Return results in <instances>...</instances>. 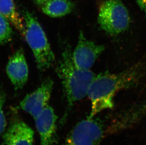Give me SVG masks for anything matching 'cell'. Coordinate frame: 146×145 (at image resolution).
<instances>
[{"instance_id":"cell-1","label":"cell","mask_w":146,"mask_h":145,"mask_svg":"<svg viewBox=\"0 0 146 145\" xmlns=\"http://www.w3.org/2000/svg\"><path fill=\"white\" fill-rule=\"evenodd\" d=\"M145 71V64L139 62L118 73L102 72L96 75L88 88L87 96L91 102L89 117H93L113 107V98L117 92L138 84Z\"/></svg>"},{"instance_id":"cell-2","label":"cell","mask_w":146,"mask_h":145,"mask_svg":"<svg viewBox=\"0 0 146 145\" xmlns=\"http://www.w3.org/2000/svg\"><path fill=\"white\" fill-rule=\"evenodd\" d=\"M72 54L70 45H67L62 51L56 70L61 80L67 101V108L60 121L62 125L65 123L75 103L87 96L89 87L96 76L90 70L78 68L73 62Z\"/></svg>"},{"instance_id":"cell-3","label":"cell","mask_w":146,"mask_h":145,"mask_svg":"<svg viewBox=\"0 0 146 145\" xmlns=\"http://www.w3.org/2000/svg\"><path fill=\"white\" fill-rule=\"evenodd\" d=\"M25 39L32 51L37 69L44 71L55 62V56L46 33L36 17L27 10L23 11Z\"/></svg>"},{"instance_id":"cell-4","label":"cell","mask_w":146,"mask_h":145,"mask_svg":"<svg viewBox=\"0 0 146 145\" xmlns=\"http://www.w3.org/2000/svg\"><path fill=\"white\" fill-rule=\"evenodd\" d=\"M101 28L110 36H117L128 28L129 13L121 0H106L101 5L98 15Z\"/></svg>"},{"instance_id":"cell-5","label":"cell","mask_w":146,"mask_h":145,"mask_svg":"<svg viewBox=\"0 0 146 145\" xmlns=\"http://www.w3.org/2000/svg\"><path fill=\"white\" fill-rule=\"evenodd\" d=\"M107 130L101 118L88 116L70 130L62 145H99Z\"/></svg>"},{"instance_id":"cell-6","label":"cell","mask_w":146,"mask_h":145,"mask_svg":"<svg viewBox=\"0 0 146 145\" xmlns=\"http://www.w3.org/2000/svg\"><path fill=\"white\" fill-rule=\"evenodd\" d=\"M105 49L103 45L88 40L80 31L77 44L72 54L73 62L81 70H90Z\"/></svg>"},{"instance_id":"cell-7","label":"cell","mask_w":146,"mask_h":145,"mask_svg":"<svg viewBox=\"0 0 146 145\" xmlns=\"http://www.w3.org/2000/svg\"><path fill=\"white\" fill-rule=\"evenodd\" d=\"M54 86L51 78L43 81L36 90L26 96L20 102L19 106L23 110L29 114L34 119L48 105Z\"/></svg>"},{"instance_id":"cell-8","label":"cell","mask_w":146,"mask_h":145,"mask_svg":"<svg viewBox=\"0 0 146 145\" xmlns=\"http://www.w3.org/2000/svg\"><path fill=\"white\" fill-rule=\"evenodd\" d=\"M57 119L54 109L47 105L34 119L40 136V145H56L57 140Z\"/></svg>"},{"instance_id":"cell-9","label":"cell","mask_w":146,"mask_h":145,"mask_svg":"<svg viewBox=\"0 0 146 145\" xmlns=\"http://www.w3.org/2000/svg\"><path fill=\"white\" fill-rule=\"evenodd\" d=\"M34 132L19 118L14 117L3 134V145H33Z\"/></svg>"},{"instance_id":"cell-10","label":"cell","mask_w":146,"mask_h":145,"mask_svg":"<svg viewBox=\"0 0 146 145\" xmlns=\"http://www.w3.org/2000/svg\"><path fill=\"white\" fill-rule=\"evenodd\" d=\"M6 70L14 90L16 91L21 90L29 77V68L23 49H18L11 57Z\"/></svg>"},{"instance_id":"cell-11","label":"cell","mask_w":146,"mask_h":145,"mask_svg":"<svg viewBox=\"0 0 146 145\" xmlns=\"http://www.w3.org/2000/svg\"><path fill=\"white\" fill-rule=\"evenodd\" d=\"M0 14L9 21L23 37L25 36L23 17L17 11L13 0H0Z\"/></svg>"},{"instance_id":"cell-12","label":"cell","mask_w":146,"mask_h":145,"mask_svg":"<svg viewBox=\"0 0 146 145\" xmlns=\"http://www.w3.org/2000/svg\"><path fill=\"white\" fill-rule=\"evenodd\" d=\"M43 13L52 18H60L72 13L74 4L70 0H49L42 5Z\"/></svg>"},{"instance_id":"cell-13","label":"cell","mask_w":146,"mask_h":145,"mask_svg":"<svg viewBox=\"0 0 146 145\" xmlns=\"http://www.w3.org/2000/svg\"><path fill=\"white\" fill-rule=\"evenodd\" d=\"M13 32L10 22L0 14V45L11 41L13 38Z\"/></svg>"},{"instance_id":"cell-14","label":"cell","mask_w":146,"mask_h":145,"mask_svg":"<svg viewBox=\"0 0 146 145\" xmlns=\"http://www.w3.org/2000/svg\"><path fill=\"white\" fill-rule=\"evenodd\" d=\"M6 95L2 89H0V136L3 134L6 126V121L3 112Z\"/></svg>"},{"instance_id":"cell-15","label":"cell","mask_w":146,"mask_h":145,"mask_svg":"<svg viewBox=\"0 0 146 145\" xmlns=\"http://www.w3.org/2000/svg\"><path fill=\"white\" fill-rule=\"evenodd\" d=\"M135 1L146 17V0H135Z\"/></svg>"},{"instance_id":"cell-16","label":"cell","mask_w":146,"mask_h":145,"mask_svg":"<svg viewBox=\"0 0 146 145\" xmlns=\"http://www.w3.org/2000/svg\"><path fill=\"white\" fill-rule=\"evenodd\" d=\"M35 3L38 5L42 6L46 2L48 1L49 0H34Z\"/></svg>"},{"instance_id":"cell-17","label":"cell","mask_w":146,"mask_h":145,"mask_svg":"<svg viewBox=\"0 0 146 145\" xmlns=\"http://www.w3.org/2000/svg\"><path fill=\"white\" fill-rule=\"evenodd\" d=\"M143 104L144 107H145L146 108V100H145L144 101H143Z\"/></svg>"}]
</instances>
